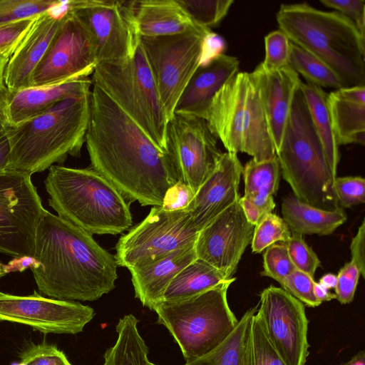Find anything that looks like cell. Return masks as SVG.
<instances>
[{
	"label": "cell",
	"mask_w": 365,
	"mask_h": 365,
	"mask_svg": "<svg viewBox=\"0 0 365 365\" xmlns=\"http://www.w3.org/2000/svg\"><path fill=\"white\" fill-rule=\"evenodd\" d=\"M257 307L247 310L232 332L215 349L185 365H242V346L248 322Z\"/></svg>",
	"instance_id": "d6a6232c"
},
{
	"label": "cell",
	"mask_w": 365,
	"mask_h": 365,
	"mask_svg": "<svg viewBox=\"0 0 365 365\" xmlns=\"http://www.w3.org/2000/svg\"><path fill=\"white\" fill-rule=\"evenodd\" d=\"M48 210L38 224L31 269L40 293L62 300L95 301L115 288V255Z\"/></svg>",
	"instance_id": "7a4b0ae2"
},
{
	"label": "cell",
	"mask_w": 365,
	"mask_h": 365,
	"mask_svg": "<svg viewBox=\"0 0 365 365\" xmlns=\"http://www.w3.org/2000/svg\"><path fill=\"white\" fill-rule=\"evenodd\" d=\"M46 211L31 175L0 173V253L33 257L37 228Z\"/></svg>",
	"instance_id": "7c38bea8"
},
{
	"label": "cell",
	"mask_w": 365,
	"mask_h": 365,
	"mask_svg": "<svg viewBox=\"0 0 365 365\" xmlns=\"http://www.w3.org/2000/svg\"><path fill=\"white\" fill-rule=\"evenodd\" d=\"M276 155L282 177L297 198L322 210L339 207L334 188L336 176L331 170L300 87Z\"/></svg>",
	"instance_id": "8992f818"
},
{
	"label": "cell",
	"mask_w": 365,
	"mask_h": 365,
	"mask_svg": "<svg viewBox=\"0 0 365 365\" xmlns=\"http://www.w3.org/2000/svg\"><path fill=\"white\" fill-rule=\"evenodd\" d=\"M194 195L187 185L178 180L166 191L161 207L168 211L184 210L188 206Z\"/></svg>",
	"instance_id": "bcb514c9"
},
{
	"label": "cell",
	"mask_w": 365,
	"mask_h": 365,
	"mask_svg": "<svg viewBox=\"0 0 365 365\" xmlns=\"http://www.w3.org/2000/svg\"><path fill=\"white\" fill-rule=\"evenodd\" d=\"M284 244L297 269L314 277L317 269L320 266V260L305 242L302 235L292 233L289 239Z\"/></svg>",
	"instance_id": "ab89813d"
},
{
	"label": "cell",
	"mask_w": 365,
	"mask_h": 365,
	"mask_svg": "<svg viewBox=\"0 0 365 365\" xmlns=\"http://www.w3.org/2000/svg\"><path fill=\"white\" fill-rule=\"evenodd\" d=\"M243 167L237 153H222L214 170L185 208L200 232L217 215L238 200Z\"/></svg>",
	"instance_id": "ffe728a7"
},
{
	"label": "cell",
	"mask_w": 365,
	"mask_h": 365,
	"mask_svg": "<svg viewBox=\"0 0 365 365\" xmlns=\"http://www.w3.org/2000/svg\"><path fill=\"white\" fill-rule=\"evenodd\" d=\"M263 271L260 274L278 282L297 270L284 242L268 247L263 255Z\"/></svg>",
	"instance_id": "8d00e7d4"
},
{
	"label": "cell",
	"mask_w": 365,
	"mask_h": 365,
	"mask_svg": "<svg viewBox=\"0 0 365 365\" xmlns=\"http://www.w3.org/2000/svg\"><path fill=\"white\" fill-rule=\"evenodd\" d=\"M230 278L225 272L196 258L172 280L162 301H178L212 289Z\"/></svg>",
	"instance_id": "f1b7e54d"
},
{
	"label": "cell",
	"mask_w": 365,
	"mask_h": 365,
	"mask_svg": "<svg viewBox=\"0 0 365 365\" xmlns=\"http://www.w3.org/2000/svg\"><path fill=\"white\" fill-rule=\"evenodd\" d=\"M197 26L210 29L219 24L227 14L232 0H177Z\"/></svg>",
	"instance_id": "836d02e7"
},
{
	"label": "cell",
	"mask_w": 365,
	"mask_h": 365,
	"mask_svg": "<svg viewBox=\"0 0 365 365\" xmlns=\"http://www.w3.org/2000/svg\"><path fill=\"white\" fill-rule=\"evenodd\" d=\"M324 6L334 9L356 26L360 35L365 38V1L364 0H320Z\"/></svg>",
	"instance_id": "f6af8a7d"
},
{
	"label": "cell",
	"mask_w": 365,
	"mask_h": 365,
	"mask_svg": "<svg viewBox=\"0 0 365 365\" xmlns=\"http://www.w3.org/2000/svg\"><path fill=\"white\" fill-rule=\"evenodd\" d=\"M336 142L339 146L365 143V86L344 87L327 95Z\"/></svg>",
	"instance_id": "d4e9b609"
},
{
	"label": "cell",
	"mask_w": 365,
	"mask_h": 365,
	"mask_svg": "<svg viewBox=\"0 0 365 365\" xmlns=\"http://www.w3.org/2000/svg\"><path fill=\"white\" fill-rule=\"evenodd\" d=\"M69 12L68 1L36 16L26 34L10 56L4 83L9 93L29 87L31 76Z\"/></svg>",
	"instance_id": "d6986e66"
},
{
	"label": "cell",
	"mask_w": 365,
	"mask_h": 365,
	"mask_svg": "<svg viewBox=\"0 0 365 365\" xmlns=\"http://www.w3.org/2000/svg\"><path fill=\"white\" fill-rule=\"evenodd\" d=\"M91 95V89L19 125H8L11 153L7 170L31 175L55 163H63L68 155L78 157L90 121Z\"/></svg>",
	"instance_id": "3957f363"
},
{
	"label": "cell",
	"mask_w": 365,
	"mask_h": 365,
	"mask_svg": "<svg viewBox=\"0 0 365 365\" xmlns=\"http://www.w3.org/2000/svg\"><path fill=\"white\" fill-rule=\"evenodd\" d=\"M254 228L237 200L198 233L195 244L197 258L231 277L252 242Z\"/></svg>",
	"instance_id": "ac0fdd59"
},
{
	"label": "cell",
	"mask_w": 365,
	"mask_h": 365,
	"mask_svg": "<svg viewBox=\"0 0 365 365\" xmlns=\"http://www.w3.org/2000/svg\"><path fill=\"white\" fill-rule=\"evenodd\" d=\"M282 213L291 233L301 235H331L347 219L341 207L334 210H322L302 202L294 194L283 199Z\"/></svg>",
	"instance_id": "4316f807"
},
{
	"label": "cell",
	"mask_w": 365,
	"mask_h": 365,
	"mask_svg": "<svg viewBox=\"0 0 365 365\" xmlns=\"http://www.w3.org/2000/svg\"><path fill=\"white\" fill-rule=\"evenodd\" d=\"M19 358L24 365H72L62 351L46 341L28 345Z\"/></svg>",
	"instance_id": "f35d334b"
},
{
	"label": "cell",
	"mask_w": 365,
	"mask_h": 365,
	"mask_svg": "<svg viewBox=\"0 0 365 365\" xmlns=\"http://www.w3.org/2000/svg\"><path fill=\"white\" fill-rule=\"evenodd\" d=\"M146 365H155V364H154L151 363L150 361H148L147 362Z\"/></svg>",
	"instance_id": "680465c9"
},
{
	"label": "cell",
	"mask_w": 365,
	"mask_h": 365,
	"mask_svg": "<svg viewBox=\"0 0 365 365\" xmlns=\"http://www.w3.org/2000/svg\"><path fill=\"white\" fill-rule=\"evenodd\" d=\"M91 81L165 152L168 118L140 41L130 60L97 64L91 74Z\"/></svg>",
	"instance_id": "9c48e42d"
},
{
	"label": "cell",
	"mask_w": 365,
	"mask_h": 365,
	"mask_svg": "<svg viewBox=\"0 0 365 365\" xmlns=\"http://www.w3.org/2000/svg\"><path fill=\"white\" fill-rule=\"evenodd\" d=\"M276 17L290 42L324 61L345 87L365 86V38L348 18L307 3L282 4Z\"/></svg>",
	"instance_id": "277c9868"
},
{
	"label": "cell",
	"mask_w": 365,
	"mask_h": 365,
	"mask_svg": "<svg viewBox=\"0 0 365 365\" xmlns=\"http://www.w3.org/2000/svg\"><path fill=\"white\" fill-rule=\"evenodd\" d=\"M335 287L336 299L341 304L350 303L354 297L361 273L351 261L346 262L339 271Z\"/></svg>",
	"instance_id": "7bdbcfd3"
},
{
	"label": "cell",
	"mask_w": 365,
	"mask_h": 365,
	"mask_svg": "<svg viewBox=\"0 0 365 365\" xmlns=\"http://www.w3.org/2000/svg\"><path fill=\"white\" fill-rule=\"evenodd\" d=\"M319 282L328 289H334L337 283V276L332 273L325 274L321 277Z\"/></svg>",
	"instance_id": "db71d44e"
},
{
	"label": "cell",
	"mask_w": 365,
	"mask_h": 365,
	"mask_svg": "<svg viewBox=\"0 0 365 365\" xmlns=\"http://www.w3.org/2000/svg\"><path fill=\"white\" fill-rule=\"evenodd\" d=\"M205 119L230 153L256 161L276 156L258 83L252 72H238L212 98Z\"/></svg>",
	"instance_id": "52a82bcc"
},
{
	"label": "cell",
	"mask_w": 365,
	"mask_h": 365,
	"mask_svg": "<svg viewBox=\"0 0 365 365\" xmlns=\"http://www.w3.org/2000/svg\"><path fill=\"white\" fill-rule=\"evenodd\" d=\"M11 55L0 53V102L4 103L8 91L4 83V72Z\"/></svg>",
	"instance_id": "816d5d0a"
},
{
	"label": "cell",
	"mask_w": 365,
	"mask_h": 365,
	"mask_svg": "<svg viewBox=\"0 0 365 365\" xmlns=\"http://www.w3.org/2000/svg\"><path fill=\"white\" fill-rule=\"evenodd\" d=\"M338 365H365V353L364 351H360L348 361L341 363Z\"/></svg>",
	"instance_id": "11a10c76"
},
{
	"label": "cell",
	"mask_w": 365,
	"mask_h": 365,
	"mask_svg": "<svg viewBox=\"0 0 365 365\" xmlns=\"http://www.w3.org/2000/svg\"><path fill=\"white\" fill-rule=\"evenodd\" d=\"M288 66L307 83L335 90L345 87L337 75L321 59L290 42Z\"/></svg>",
	"instance_id": "4dcf8cb0"
},
{
	"label": "cell",
	"mask_w": 365,
	"mask_h": 365,
	"mask_svg": "<svg viewBox=\"0 0 365 365\" xmlns=\"http://www.w3.org/2000/svg\"><path fill=\"white\" fill-rule=\"evenodd\" d=\"M165 152L179 180L197 192L214 170L222 152L207 121L200 117L174 113L168 120Z\"/></svg>",
	"instance_id": "5bb4252c"
},
{
	"label": "cell",
	"mask_w": 365,
	"mask_h": 365,
	"mask_svg": "<svg viewBox=\"0 0 365 365\" xmlns=\"http://www.w3.org/2000/svg\"><path fill=\"white\" fill-rule=\"evenodd\" d=\"M210 29L195 26L171 36L140 37V43L168 118L190 78L200 66L202 46Z\"/></svg>",
	"instance_id": "30bf717a"
},
{
	"label": "cell",
	"mask_w": 365,
	"mask_h": 365,
	"mask_svg": "<svg viewBox=\"0 0 365 365\" xmlns=\"http://www.w3.org/2000/svg\"><path fill=\"white\" fill-rule=\"evenodd\" d=\"M4 103L0 102V132L6 130L8 125L4 112Z\"/></svg>",
	"instance_id": "9f6ffc18"
},
{
	"label": "cell",
	"mask_w": 365,
	"mask_h": 365,
	"mask_svg": "<svg viewBox=\"0 0 365 365\" xmlns=\"http://www.w3.org/2000/svg\"><path fill=\"white\" fill-rule=\"evenodd\" d=\"M97 64L91 35L69 11L34 71L29 87L57 85L88 77Z\"/></svg>",
	"instance_id": "9a60e30c"
},
{
	"label": "cell",
	"mask_w": 365,
	"mask_h": 365,
	"mask_svg": "<svg viewBox=\"0 0 365 365\" xmlns=\"http://www.w3.org/2000/svg\"><path fill=\"white\" fill-rule=\"evenodd\" d=\"M198 233L186 209L168 211L153 206L141 222L118 240L115 255L117 264L129 270L147 265L194 245Z\"/></svg>",
	"instance_id": "8fae6325"
},
{
	"label": "cell",
	"mask_w": 365,
	"mask_h": 365,
	"mask_svg": "<svg viewBox=\"0 0 365 365\" xmlns=\"http://www.w3.org/2000/svg\"><path fill=\"white\" fill-rule=\"evenodd\" d=\"M225 46L223 39L211 31L204 41L200 66L207 65L215 57L222 54Z\"/></svg>",
	"instance_id": "c3c4849f"
},
{
	"label": "cell",
	"mask_w": 365,
	"mask_h": 365,
	"mask_svg": "<svg viewBox=\"0 0 365 365\" xmlns=\"http://www.w3.org/2000/svg\"><path fill=\"white\" fill-rule=\"evenodd\" d=\"M36 16L0 26V53L12 55Z\"/></svg>",
	"instance_id": "ee69618b"
},
{
	"label": "cell",
	"mask_w": 365,
	"mask_h": 365,
	"mask_svg": "<svg viewBox=\"0 0 365 365\" xmlns=\"http://www.w3.org/2000/svg\"><path fill=\"white\" fill-rule=\"evenodd\" d=\"M7 274L6 265L0 260V279Z\"/></svg>",
	"instance_id": "6f0895ef"
},
{
	"label": "cell",
	"mask_w": 365,
	"mask_h": 365,
	"mask_svg": "<svg viewBox=\"0 0 365 365\" xmlns=\"http://www.w3.org/2000/svg\"><path fill=\"white\" fill-rule=\"evenodd\" d=\"M300 90L304 97L310 116L319 137L331 170L336 176L337 166L340 159L337 145L327 106V95L319 86L303 83Z\"/></svg>",
	"instance_id": "f546056e"
},
{
	"label": "cell",
	"mask_w": 365,
	"mask_h": 365,
	"mask_svg": "<svg viewBox=\"0 0 365 365\" xmlns=\"http://www.w3.org/2000/svg\"><path fill=\"white\" fill-rule=\"evenodd\" d=\"M334 188L342 208L365 202V180L361 176L336 177Z\"/></svg>",
	"instance_id": "b9f144b4"
},
{
	"label": "cell",
	"mask_w": 365,
	"mask_h": 365,
	"mask_svg": "<svg viewBox=\"0 0 365 365\" xmlns=\"http://www.w3.org/2000/svg\"><path fill=\"white\" fill-rule=\"evenodd\" d=\"M256 312L247 324L242 346V365H286L268 339Z\"/></svg>",
	"instance_id": "1f68e13d"
},
{
	"label": "cell",
	"mask_w": 365,
	"mask_h": 365,
	"mask_svg": "<svg viewBox=\"0 0 365 365\" xmlns=\"http://www.w3.org/2000/svg\"><path fill=\"white\" fill-rule=\"evenodd\" d=\"M94 315L89 306L44 297L36 291L27 296L0 292V322L21 324L43 334L81 332Z\"/></svg>",
	"instance_id": "e0dca14e"
},
{
	"label": "cell",
	"mask_w": 365,
	"mask_h": 365,
	"mask_svg": "<svg viewBox=\"0 0 365 365\" xmlns=\"http://www.w3.org/2000/svg\"><path fill=\"white\" fill-rule=\"evenodd\" d=\"M136 1L70 0V13L91 35L98 64L130 60L140 43L135 9Z\"/></svg>",
	"instance_id": "4fadbf2b"
},
{
	"label": "cell",
	"mask_w": 365,
	"mask_h": 365,
	"mask_svg": "<svg viewBox=\"0 0 365 365\" xmlns=\"http://www.w3.org/2000/svg\"><path fill=\"white\" fill-rule=\"evenodd\" d=\"M256 314L286 365H304L309 346L304 305L282 287L269 286L260 294Z\"/></svg>",
	"instance_id": "2e32d148"
},
{
	"label": "cell",
	"mask_w": 365,
	"mask_h": 365,
	"mask_svg": "<svg viewBox=\"0 0 365 365\" xmlns=\"http://www.w3.org/2000/svg\"><path fill=\"white\" fill-rule=\"evenodd\" d=\"M265 58L261 63L268 71L278 70L288 66L290 41L278 29L269 33L264 38Z\"/></svg>",
	"instance_id": "74e56055"
},
{
	"label": "cell",
	"mask_w": 365,
	"mask_h": 365,
	"mask_svg": "<svg viewBox=\"0 0 365 365\" xmlns=\"http://www.w3.org/2000/svg\"><path fill=\"white\" fill-rule=\"evenodd\" d=\"M197 258L195 245L175 251L145 266L130 269L135 297L153 310L175 277Z\"/></svg>",
	"instance_id": "cb8c5ba5"
},
{
	"label": "cell",
	"mask_w": 365,
	"mask_h": 365,
	"mask_svg": "<svg viewBox=\"0 0 365 365\" xmlns=\"http://www.w3.org/2000/svg\"><path fill=\"white\" fill-rule=\"evenodd\" d=\"M326 287L319 282H316L314 284V294L316 299L321 303L324 301H331L336 299L335 294L329 292Z\"/></svg>",
	"instance_id": "f5cc1de1"
},
{
	"label": "cell",
	"mask_w": 365,
	"mask_h": 365,
	"mask_svg": "<svg viewBox=\"0 0 365 365\" xmlns=\"http://www.w3.org/2000/svg\"><path fill=\"white\" fill-rule=\"evenodd\" d=\"M10 153V141L6 131L4 130L0 132V173H3L7 170L9 163Z\"/></svg>",
	"instance_id": "f907efd6"
},
{
	"label": "cell",
	"mask_w": 365,
	"mask_h": 365,
	"mask_svg": "<svg viewBox=\"0 0 365 365\" xmlns=\"http://www.w3.org/2000/svg\"><path fill=\"white\" fill-rule=\"evenodd\" d=\"M350 250L351 262L360 271L361 275L365 277V220H362L356 235L352 238Z\"/></svg>",
	"instance_id": "7dc6e473"
},
{
	"label": "cell",
	"mask_w": 365,
	"mask_h": 365,
	"mask_svg": "<svg viewBox=\"0 0 365 365\" xmlns=\"http://www.w3.org/2000/svg\"><path fill=\"white\" fill-rule=\"evenodd\" d=\"M282 288L300 301L303 304L316 307L322 303L314 294V277L299 271L294 272L279 282Z\"/></svg>",
	"instance_id": "60d3db41"
},
{
	"label": "cell",
	"mask_w": 365,
	"mask_h": 365,
	"mask_svg": "<svg viewBox=\"0 0 365 365\" xmlns=\"http://www.w3.org/2000/svg\"><path fill=\"white\" fill-rule=\"evenodd\" d=\"M258 83L265 117L274 145L279 149L291 106L302 81L289 66L268 71L260 63L252 71Z\"/></svg>",
	"instance_id": "44dd1931"
},
{
	"label": "cell",
	"mask_w": 365,
	"mask_h": 365,
	"mask_svg": "<svg viewBox=\"0 0 365 365\" xmlns=\"http://www.w3.org/2000/svg\"><path fill=\"white\" fill-rule=\"evenodd\" d=\"M239 203L247 222L255 226L264 216L262 211L248 198L240 197Z\"/></svg>",
	"instance_id": "681fc988"
},
{
	"label": "cell",
	"mask_w": 365,
	"mask_h": 365,
	"mask_svg": "<svg viewBox=\"0 0 365 365\" xmlns=\"http://www.w3.org/2000/svg\"><path fill=\"white\" fill-rule=\"evenodd\" d=\"M91 79L77 78L57 85L28 87L8 93L4 112L9 125H16L48 110L57 103L78 96L92 87Z\"/></svg>",
	"instance_id": "603a6c76"
},
{
	"label": "cell",
	"mask_w": 365,
	"mask_h": 365,
	"mask_svg": "<svg viewBox=\"0 0 365 365\" xmlns=\"http://www.w3.org/2000/svg\"><path fill=\"white\" fill-rule=\"evenodd\" d=\"M60 0H0V26L36 16L60 5Z\"/></svg>",
	"instance_id": "d590c367"
},
{
	"label": "cell",
	"mask_w": 365,
	"mask_h": 365,
	"mask_svg": "<svg viewBox=\"0 0 365 365\" xmlns=\"http://www.w3.org/2000/svg\"><path fill=\"white\" fill-rule=\"evenodd\" d=\"M235 280H229L190 298L161 301L153 308L158 323L170 332L186 363L192 362L218 346L238 323L230 308L227 293Z\"/></svg>",
	"instance_id": "ba28073f"
},
{
	"label": "cell",
	"mask_w": 365,
	"mask_h": 365,
	"mask_svg": "<svg viewBox=\"0 0 365 365\" xmlns=\"http://www.w3.org/2000/svg\"><path fill=\"white\" fill-rule=\"evenodd\" d=\"M239 65L237 58L222 53L199 66L179 98L174 113L205 119L212 98L238 73Z\"/></svg>",
	"instance_id": "7402d4cb"
},
{
	"label": "cell",
	"mask_w": 365,
	"mask_h": 365,
	"mask_svg": "<svg viewBox=\"0 0 365 365\" xmlns=\"http://www.w3.org/2000/svg\"><path fill=\"white\" fill-rule=\"evenodd\" d=\"M291 231L283 218L269 212L265 215L255 226L252 250L260 253L277 242H286L291 236Z\"/></svg>",
	"instance_id": "e575fe53"
},
{
	"label": "cell",
	"mask_w": 365,
	"mask_h": 365,
	"mask_svg": "<svg viewBox=\"0 0 365 365\" xmlns=\"http://www.w3.org/2000/svg\"><path fill=\"white\" fill-rule=\"evenodd\" d=\"M44 185L58 216L91 235H117L132 225L128 202L93 168L53 165Z\"/></svg>",
	"instance_id": "5b68a950"
},
{
	"label": "cell",
	"mask_w": 365,
	"mask_h": 365,
	"mask_svg": "<svg viewBox=\"0 0 365 365\" xmlns=\"http://www.w3.org/2000/svg\"><path fill=\"white\" fill-rule=\"evenodd\" d=\"M135 20L140 37L175 35L197 26L177 0L136 1Z\"/></svg>",
	"instance_id": "484cf974"
},
{
	"label": "cell",
	"mask_w": 365,
	"mask_h": 365,
	"mask_svg": "<svg viewBox=\"0 0 365 365\" xmlns=\"http://www.w3.org/2000/svg\"><path fill=\"white\" fill-rule=\"evenodd\" d=\"M85 143L92 168L129 203L161 206L168 189L179 180L168 153L94 84Z\"/></svg>",
	"instance_id": "6da1fadb"
},
{
	"label": "cell",
	"mask_w": 365,
	"mask_h": 365,
	"mask_svg": "<svg viewBox=\"0 0 365 365\" xmlns=\"http://www.w3.org/2000/svg\"><path fill=\"white\" fill-rule=\"evenodd\" d=\"M244 196L250 200L265 215L274 210L273 196L277 193L281 170L277 155L264 161L249 160L242 169Z\"/></svg>",
	"instance_id": "83f0119b"
}]
</instances>
